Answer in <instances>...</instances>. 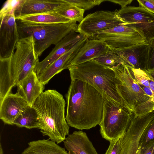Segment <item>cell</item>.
I'll return each mask as SVG.
<instances>
[{
  "mask_svg": "<svg viewBox=\"0 0 154 154\" xmlns=\"http://www.w3.org/2000/svg\"><path fill=\"white\" fill-rule=\"evenodd\" d=\"M85 11L75 5L68 3L56 11L61 16L72 21L81 22L84 18Z\"/></svg>",
  "mask_w": 154,
  "mask_h": 154,
  "instance_id": "cell-24",
  "label": "cell"
},
{
  "mask_svg": "<svg viewBox=\"0 0 154 154\" xmlns=\"http://www.w3.org/2000/svg\"><path fill=\"white\" fill-rule=\"evenodd\" d=\"M39 57L35 53L33 38L30 36L20 38L17 43L10 62L11 75L21 81L34 70Z\"/></svg>",
  "mask_w": 154,
  "mask_h": 154,
  "instance_id": "cell-8",
  "label": "cell"
},
{
  "mask_svg": "<svg viewBox=\"0 0 154 154\" xmlns=\"http://www.w3.org/2000/svg\"><path fill=\"white\" fill-rule=\"evenodd\" d=\"M145 92L151 98L154 100V95L149 87H146L143 85L139 84Z\"/></svg>",
  "mask_w": 154,
  "mask_h": 154,
  "instance_id": "cell-35",
  "label": "cell"
},
{
  "mask_svg": "<svg viewBox=\"0 0 154 154\" xmlns=\"http://www.w3.org/2000/svg\"><path fill=\"white\" fill-rule=\"evenodd\" d=\"M17 20L27 23L37 24L67 23L72 21L56 11L26 16Z\"/></svg>",
  "mask_w": 154,
  "mask_h": 154,
  "instance_id": "cell-22",
  "label": "cell"
},
{
  "mask_svg": "<svg viewBox=\"0 0 154 154\" xmlns=\"http://www.w3.org/2000/svg\"><path fill=\"white\" fill-rule=\"evenodd\" d=\"M68 69L71 80L85 81L99 91L105 100L125 105L117 89L121 82L112 67L92 60Z\"/></svg>",
  "mask_w": 154,
  "mask_h": 154,
  "instance_id": "cell-3",
  "label": "cell"
},
{
  "mask_svg": "<svg viewBox=\"0 0 154 154\" xmlns=\"http://www.w3.org/2000/svg\"><path fill=\"white\" fill-rule=\"evenodd\" d=\"M40 119L35 109L28 106L16 119L14 125L19 127L28 129L39 128Z\"/></svg>",
  "mask_w": 154,
  "mask_h": 154,
  "instance_id": "cell-23",
  "label": "cell"
},
{
  "mask_svg": "<svg viewBox=\"0 0 154 154\" xmlns=\"http://www.w3.org/2000/svg\"><path fill=\"white\" fill-rule=\"evenodd\" d=\"M153 119L154 111L142 116H134L128 129L121 137V154H139L140 137Z\"/></svg>",
  "mask_w": 154,
  "mask_h": 154,
  "instance_id": "cell-11",
  "label": "cell"
},
{
  "mask_svg": "<svg viewBox=\"0 0 154 154\" xmlns=\"http://www.w3.org/2000/svg\"><path fill=\"white\" fill-rule=\"evenodd\" d=\"M140 154H154V144Z\"/></svg>",
  "mask_w": 154,
  "mask_h": 154,
  "instance_id": "cell-37",
  "label": "cell"
},
{
  "mask_svg": "<svg viewBox=\"0 0 154 154\" xmlns=\"http://www.w3.org/2000/svg\"><path fill=\"white\" fill-rule=\"evenodd\" d=\"M154 111V100L149 97L147 101L137 106L133 112L134 116H140Z\"/></svg>",
  "mask_w": 154,
  "mask_h": 154,
  "instance_id": "cell-28",
  "label": "cell"
},
{
  "mask_svg": "<svg viewBox=\"0 0 154 154\" xmlns=\"http://www.w3.org/2000/svg\"><path fill=\"white\" fill-rule=\"evenodd\" d=\"M91 39L102 40L110 50L117 51L148 44L141 32L123 23L100 32Z\"/></svg>",
  "mask_w": 154,
  "mask_h": 154,
  "instance_id": "cell-6",
  "label": "cell"
},
{
  "mask_svg": "<svg viewBox=\"0 0 154 154\" xmlns=\"http://www.w3.org/2000/svg\"><path fill=\"white\" fill-rule=\"evenodd\" d=\"M149 87L151 89L154 95V82L150 78L149 80Z\"/></svg>",
  "mask_w": 154,
  "mask_h": 154,
  "instance_id": "cell-38",
  "label": "cell"
},
{
  "mask_svg": "<svg viewBox=\"0 0 154 154\" xmlns=\"http://www.w3.org/2000/svg\"><path fill=\"white\" fill-rule=\"evenodd\" d=\"M88 38L85 36L72 48L54 61L38 75L37 77L40 82L45 85L55 75L64 69H67L69 64Z\"/></svg>",
  "mask_w": 154,
  "mask_h": 154,
  "instance_id": "cell-16",
  "label": "cell"
},
{
  "mask_svg": "<svg viewBox=\"0 0 154 154\" xmlns=\"http://www.w3.org/2000/svg\"><path fill=\"white\" fill-rule=\"evenodd\" d=\"M21 154H69L63 148L49 139L30 141Z\"/></svg>",
  "mask_w": 154,
  "mask_h": 154,
  "instance_id": "cell-21",
  "label": "cell"
},
{
  "mask_svg": "<svg viewBox=\"0 0 154 154\" xmlns=\"http://www.w3.org/2000/svg\"><path fill=\"white\" fill-rule=\"evenodd\" d=\"M17 25L20 39L32 36L35 52L38 57L51 45H56L70 32H76L78 26L74 21L67 23L37 24L19 20Z\"/></svg>",
  "mask_w": 154,
  "mask_h": 154,
  "instance_id": "cell-4",
  "label": "cell"
},
{
  "mask_svg": "<svg viewBox=\"0 0 154 154\" xmlns=\"http://www.w3.org/2000/svg\"><path fill=\"white\" fill-rule=\"evenodd\" d=\"M85 36L73 31L63 38L55 45L46 57L41 62L37 63L34 69L37 76L54 61L72 48Z\"/></svg>",
  "mask_w": 154,
  "mask_h": 154,
  "instance_id": "cell-15",
  "label": "cell"
},
{
  "mask_svg": "<svg viewBox=\"0 0 154 154\" xmlns=\"http://www.w3.org/2000/svg\"><path fill=\"white\" fill-rule=\"evenodd\" d=\"M124 23L115 11L101 10L88 14L78 24L76 32L91 39L98 33Z\"/></svg>",
  "mask_w": 154,
  "mask_h": 154,
  "instance_id": "cell-10",
  "label": "cell"
},
{
  "mask_svg": "<svg viewBox=\"0 0 154 154\" xmlns=\"http://www.w3.org/2000/svg\"><path fill=\"white\" fill-rule=\"evenodd\" d=\"M134 112L124 105L105 100L100 126L102 137L110 141L122 136L130 125Z\"/></svg>",
  "mask_w": 154,
  "mask_h": 154,
  "instance_id": "cell-5",
  "label": "cell"
},
{
  "mask_svg": "<svg viewBox=\"0 0 154 154\" xmlns=\"http://www.w3.org/2000/svg\"><path fill=\"white\" fill-rule=\"evenodd\" d=\"M112 68L121 82L117 86V92L125 105L133 112L137 106L150 97L137 82L128 66L122 63Z\"/></svg>",
  "mask_w": 154,
  "mask_h": 154,
  "instance_id": "cell-7",
  "label": "cell"
},
{
  "mask_svg": "<svg viewBox=\"0 0 154 154\" xmlns=\"http://www.w3.org/2000/svg\"><path fill=\"white\" fill-rule=\"evenodd\" d=\"M114 11L123 24L141 32L148 43L154 38V14L139 6L129 5Z\"/></svg>",
  "mask_w": 154,
  "mask_h": 154,
  "instance_id": "cell-9",
  "label": "cell"
},
{
  "mask_svg": "<svg viewBox=\"0 0 154 154\" xmlns=\"http://www.w3.org/2000/svg\"><path fill=\"white\" fill-rule=\"evenodd\" d=\"M17 86V91L24 97L30 106H32L45 88V85L39 81L34 70L27 75Z\"/></svg>",
  "mask_w": 154,
  "mask_h": 154,
  "instance_id": "cell-19",
  "label": "cell"
},
{
  "mask_svg": "<svg viewBox=\"0 0 154 154\" xmlns=\"http://www.w3.org/2000/svg\"><path fill=\"white\" fill-rule=\"evenodd\" d=\"M151 2L154 5V0H150Z\"/></svg>",
  "mask_w": 154,
  "mask_h": 154,
  "instance_id": "cell-39",
  "label": "cell"
},
{
  "mask_svg": "<svg viewBox=\"0 0 154 154\" xmlns=\"http://www.w3.org/2000/svg\"><path fill=\"white\" fill-rule=\"evenodd\" d=\"M94 60L105 65L111 67L123 63L120 57L110 49L103 55Z\"/></svg>",
  "mask_w": 154,
  "mask_h": 154,
  "instance_id": "cell-26",
  "label": "cell"
},
{
  "mask_svg": "<svg viewBox=\"0 0 154 154\" xmlns=\"http://www.w3.org/2000/svg\"><path fill=\"white\" fill-rule=\"evenodd\" d=\"M154 144V119L148 124L142 134L139 143V154L143 152Z\"/></svg>",
  "mask_w": 154,
  "mask_h": 154,
  "instance_id": "cell-25",
  "label": "cell"
},
{
  "mask_svg": "<svg viewBox=\"0 0 154 154\" xmlns=\"http://www.w3.org/2000/svg\"><path fill=\"white\" fill-rule=\"evenodd\" d=\"M28 106L26 99L19 92L14 94L11 92L0 101V119L5 124L12 125Z\"/></svg>",
  "mask_w": 154,
  "mask_h": 154,
  "instance_id": "cell-14",
  "label": "cell"
},
{
  "mask_svg": "<svg viewBox=\"0 0 154 154\" xmlns=\"http://www.w3.org/2000/svg\"><path fill=\"white\" fill-rule=\"evenodd\" d=\"M0 20V59L8 58L14 54L20 39L14 11Z\"/></svg>",
  "mask_w": 154,
  "mask_h": 154,
  "instance_id": "cell-12",
  "label": "cell"
},
{
  "mask_svg": "<svg viewBox=\"0 0 154 154\" xmlns=\"http://www.w3.org/2000/svg\"><path fill=\"white\" fill-rule=\"evenodd\" d=\"M66 95V120L70 127L88 130L99 125L105 99L94 88L82 80L74 79Z\"/></svg>",
  "mask_w": 154,
  "mask_h": 154,
  "instance_id": "cell-1",
  "label": "cell"
},
{
  "mask_svg": "<svg viewBox=\"0 0 154 154\" xmlns=\"http://www.w3.org/2000/svg\"><path fill=\"white\" fill-rule=\"evenodd\" d=\"M121 137L110 141L105 154H121Z\"/></svg>",
  "mask_w": 154,
  "mask_h": 154,
  "instance_id": "cell-32",
  "label": "cell"
},
{
  "mask_svg": "<svg viewBox=\"0 0 154 154\" xmlns=\"http://www.w3.org/2000/svg\"><path fill=\"white\" fill-rule=\"evenodd\" d=\"M131 69L134 79L138 84L149 87V77L146 72L140 68H135L128 66Z\"/></svg>",
  "mask_w": 154,
  "mask_h": 154,
  "instance_id": "cell-29",
  "label": "cell"
},
{
  "mask_svg": "<svg viewBox=\"0 0 154 154\" xmlns=\"http://www.w3.org/2000/svg\"><path fill=\"white\" fill-rule=\"evenodd\" d=\"M65 105L62 94L49 89L42 92L32 106L39 116L41 132L57 144L64 141L69 134V127L65 116Z\"/></svg>",
  "mask_w": 154,
  "mask_h": 154,
  "instance_id": "cell-2",
  "label": "cell"
},
{
  "mask_svg": "<svg viewBox=\"0 0 154 154\" xmlns=\"http://www.w3.org/2000/svg\"><path fill=\"white\" fill-rule=\"evenodd\" d=\"M20 0H8L4 3L0 11V19L7 14L14 11Z\"/></svg>",
  "mask_w": 154,
  "mask_h": 154,
  "instance_id": "cell-31",
  "label": "cell"
},
{
  "mask_svg": "<svg viewBox=\"0 0 154 154\" xmlns=\"http://www.w3.org/2000/svg\"><path fill=\"white\" fill-rule=\"evenodd\" d=\"M68 4L83 9L85 11L99 5L106 0H63Z\"/></svg>",
  "mask_w": 154,
  "mask_h": 154,
  "instance_id": "cell-27",
  "label": "cell"
},
{
  "mask_svg": "<svg viewBox=\"0 0 154 154\" xmlns=\"http://www.w3.org/2000/svg\"><path fill=\"white\" fill-rule=\"evenodd\" d=\"M63 142L69 154H98L86 133L82 131L69 134Z\"/></svg>",
  "mask_w": 154,
  "mask_h": 154,
  "instance_id": "cell-18",
  "label": "cell"
},
{
  "mask_svg": "<svg viewBox=\"0 0 154 154\" xmlns=\"http://www.w3.org/2000/svg\"><path fill=\"white\" fill-rule=\"evenodd\" d=\"M132 0H106V1H109L121 5V8H123L130 5L132 2Z\"/></svg>",
  "mask_w": 154,
  "mask_h": 154,
  "instance_id": "cell-34",
  "label": "cell"
},
{
  "mask_svg": "<svg viewBox=\"0 0 154 154\" xmlns=\"http://www.w3.org/2000/svg\"><path fill=\"white\" fill-rule=\"evenodd\" d=\"M147 45H140L121 51H111L120 57L125 64L144 70Z\"/></svg>",
  "mask_w": 154,
  "mask_h": 154,
  "instance_id": "cell-20",
  "label": "cell"
},
{
  "mask_svg": "<svg viewBox=\"0 0 154 154\" xmlns=\"http://www.w3.org/2000/svg\"><path fill=\"white\" fill-rule=\"evenodd\" d=\"M139 6L143 7L148 11L154 14V5L150 0H137Z\"/></svg>",
  "mask_w": 154,
  "mask_h": 154,
  "instance_id": "cell-33",
  "label": "cell"
},
{
  "mask_svg": "<svg viewBox=\"0 0 154 154\" xmlns=\"http://www.w3.org/2000/svg\"><path fill=\"white\" fill-rule=\"evenodd\" d=\"M109 50L106 44L103 41L88 38L70 63L67 69L95 59L103 55Z\"/></svg>",
  "mask_w": 154,
  "mask_h": 154,
  "instance_id": "cell-17",
  "label": "cell"
},
{
  "mask_svg": "<svg viewBox=\"0 0 154 154\" xmlns=\"http://www.w3.org/2000/svg\"><path fill=\"white\" fill-rule=\"evenodd\" d=\"M148 75L149 77L154 82V68L151 69L144 70Z\"/></svg>",
  "mask_w": 154,
  "mask_h": 154,
  "instance_id": "cell-36",
  "label": "cell"
},
{
  "mask_svg": "<svg viewBox=\"0 0 154 154\" xmlns=\"http://www.w3.org/2000/svg\"><path fill=\"white\" fill-rule=\"evenodd\" d=\"M148 44L143 70L154 68V38Z\"/></svg>",
  "mask_w": 154,
  "mask_h": 154,
  "instance_id": "cell-30",
  "label": "cell"
},
{
  "mask_svg": "<svg viewBox=\"0 0 154 154\" xmlns=\"http://www.w3.org/2000/svg\"><path fill=\"white\" fill-rule=\"evenodd\" d=\"M67 4L63 0H20L14 15L17 20L26 16L56 11Z\"/></svg>",
  "mask_w": 154,
  "mask_h": 154,
  "instance_id": "cell-13",
  "label": "cell"
}]
</instances>
